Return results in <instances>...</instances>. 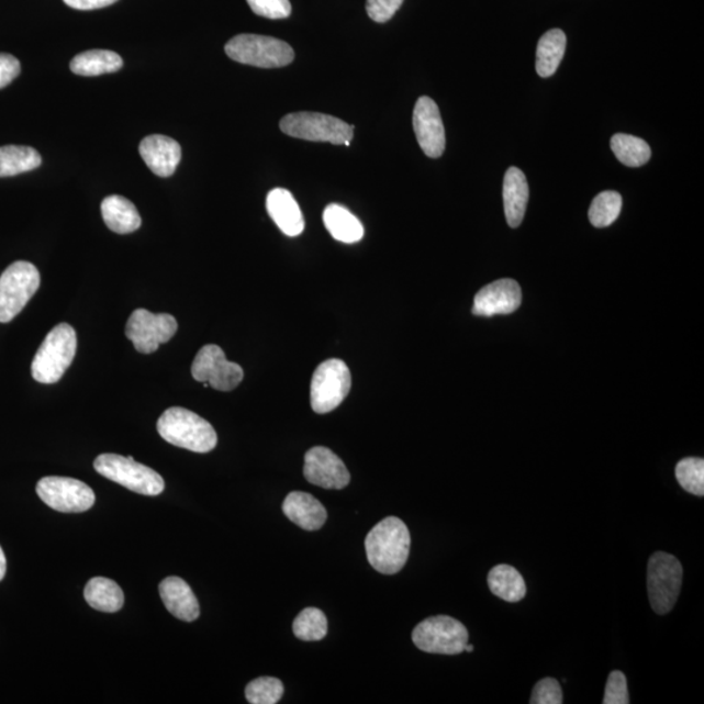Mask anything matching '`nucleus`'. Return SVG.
Segmentation results:
<instances>
[{"label": "nucleus", "instance_id": "a878e982", "mask_svg": "<svg viewBox=\"0 0 704 704\" xmlns=\"http://www.w3.org/2000/svg\"><path fill=\"white\" fill-rule=\"evenodd\" d=\"M567 48V36L561 30L548 31L536 48V72L540 78L554 76L559 68Z\"/></svg>", "mask_w": 704, "mask_h": 704}, {"label": "nucleus", "instance_id": "aec40b11", "mask_svg": "<svg viewBox=\"0 0 704 704\" xmlns=\"http://www.w3.org/2000/svg\"><path fill=\"white\" fill-rule=\"evenodd\" d=\"M267 211L284 235L298 236L303 233L304 219L301 208L288 190L276 188L270 191L267 198Z\"/></svg>", "mask_w": 704, "mask_h": 704}, {"label": "nucleus", "instance_id": "4c0bfd02", "mask_svg": "<svg viewBox=\"0 0 704 704\" xmlns=\"http://www.w3.org/2000/svg\"><path fill=\"white\" fill-rule=\"evenodd\" d=\"M21 71L20 62L10 54H0V89L10 86Z\"/></svg>", "mask_w": 704, "mask_h": 704}, {"label": "nucleus", "instance_id": "c756f323", "mask_svg": "<svg viewBox=\"0 0 704 704\" xmlns=\"http://www.w3.org/2000/svg\"><path fill=\"white\" fill-rule=\"evenodd\" d=\"M622 209V194L615 191L599 193L590 206V222L599 228L608 227L618 219Z\"/></svg>", "mask_w": 704, "mask_h": 704}, {"label": "nucleus", "instance_id": "0eeeda50", "mask_svg": "<svg viewBox=\"0 0 704 704\" xmlns=\"http://www.w3.org/2000/svg\"><path fill=\"white\" fill-rule=\"evenodd\" d=\"M41 284L40 271L33 264L16 261L0 276V323L12 322L36 294Z\"/></svg>", "mask_w": 704, "mask_h": 704}, {"label": "nucleus", "instance_id": "e433bc0d", "mask_svg": "<svg viewBox=\"0 0 704 704\" xmlns=\"http://www.w3.org/2000/svg\"><path fill=\"white\" fill-rule=\"evenodd\" d=\"M404 0H367L368 16L376 23H387L401 9Z\"/></svg>", "mask_w": 704, "mask_h": 704}, {"label": "nucleus", "instance_id": "c85d7f7f", "mask_svg": "<svg viewBox=\"0 0 704 704\" xmlns=\"http://www.w3.org/2000/svg\"><path fill=\"white\" fill-rule=\"evenodd\" d=\"M612 152L627 167H640L650 161L651 148L642 138L617 134L611 141Z\"/></svg>", "mask_w": 704, "mask_h": 704}, {"label": "nucleus", "instance_id": "412c9836", "mask_svg": "<svg viewBox=\"0 0 704 704\" xmlns=\"http://www.w3.org/2000/svg\"><path fill=\"white\" fill-rule=\"evenodd\" d=\"M529 190L524 171L511 167L504 178V209L507 225L517 228L525 219Z\"/></svg>", "mask_w": 704, "mask_h": 704}, {"label": "nucleus", "instance_id": "423d86ee", "mask_svg": "<svg viewBox=\"0 0 704 704\" xmlns=\"http://www.w3.org/2000/svg\"><path fill=\"white\" fill-rule=\"evenodd\" d=\"M684 569L674 556L657 552L650 557L647 568L648 597L655 613L667 615L678 602Z\"/></svg>", "mask_w": 704, "mask_h": 704}, {"label": "nucleus", "instance_id": "f704fd0d", "mask_svg": "<svg viewBox=\"0 0 704 704\" xmlns=\"http://www.w3.org/2000/svg\"><path fill=\"white\" fill-rule=\"evenodd\" d=\"M563 702L562 689L555 679H543L533 690L532 704H561Z\"/></svg>", "mask_w": 704, "mask_h": 704}, {"label": "nucleus", "instance_id": "9b49d317", "mask_svg": "<svg viewBox=\"0 0 704 704\" xmlns=\"http://www.w3.org/2000/svg\"><path fill=\"white\" fill-rule=\"evenodd\" d=\"M37 494L47 506L60 513H83L96 503V494L81 480L63 477L42 478Z\"/></svg>", "mask_w": 704, "mask_h": 704}, {"label": "nucleus", "instance_id": "9d476101", "mask_svg": "<svg viewBox=\"0 0 704 704\" xmlns=\"http://www.w3.org/2000/svg\"><path fill=\"white\" fill-rule=\"evenodd\" d=\"M413 642L424 652L459 655L469 644V632L456 618L435 616L424 619L415 627Z\"/></svg>", "mask_w": 704, "mask_h": 704}, {"label": "nucleus", "instance_id": "6ab92c4d", "mask_svg": "<svg viewBox=\"0 0 704 704\" xmlns=\"http://www.w3.org/2000/svg\"><path fill=\"white\" fill-rule=\"evenodd\" d=\"M282 511L291 522L305 532H317L325 525L327 513L320 501L305 492H291L284 499Z\"/></svg>", "mask_w": 704, "mask_h": 704}, {"label": "nucleus", "instance_id": "7ed1b4c3", "mask_svg": "<svg viewBox=\"0 0 704 704\" xmlns=\"http://www.w3.org/2000/svg\"><path fill=\"white\" fill-rule=\"evenodd\" d=\"M78 337L71 325L59 324L47 334L32 362L33 379L41 383L58 382L72 365Z\"/></svg>", "mask_w": 704, "mask_h": 704}, {"label": "nucleus", "instance_id": "2f4dec72", "mask_svg": "<svg viewBox=\"0 0 704 704\" xmlns=\"http://www.w3.org/2000/svg\"><path fill=\"white\" fill-rule=\"evenodd\" d=\"M675 478L689 493L704 496V461L702 458H684L675 466Z\"/></svg>", "mask_w": 704, "mask_h": 704}, {"label": "nucleus", "instance_id": "393cba45", "mask_svg": "<svg viewBox=\"0 0 704 704\" xmlns=\"http://www.w3.org/2000/svg\"><path fill=\"white\" fill-rule=\"evenodd\" d=\"M83 596L93 610L104 613L121 611L124 604V594L120 584L103 577L90 580L86 585Z\"/></svg>", "mask_w": 704, "mask_h": 704}, {"label": "nucleus", "instance_id": "bb28decb", "mask_svg": "<svg viewBox=\"0 0 704 704\" xmlns=\"http://www.w3.org/2000/svg\"><path fill=\"white\" fill-rule=\"evenodd\" d=\"M123 67L121 55L110 51H89L76 55L71 62V71L79 76H101L120 71Z\"/></svg>", "mask_w": 704, "mask_h": 704}, {"label": "nucleus", "instance_id": "4468645a", "mask_svg": "<svg viewBox=\"0 0 704 704\" xmlns=\"http://www.w3.org/2000/svg\"><path fill=\"white\" fill-rule=\"evenodd\" d=\"M303 473L311 484L324 490H344L351 479L343 459L324 446L306 451Z\"/></svg>", "mask_w": 704, "mask_h": 704}, {"label": "nucleus", "instance_id": "72a5a7b5", "mask_svg": "<svg viewBox=\"0 0 704 704\" xmlns=\"http://www.w3.org/2000/svg\"><path fill=\"white\" fill-rule=\"evenodd\" d=\"M247 2L256 15L271 20L288 19L292 11L290 0H247Z\"/></svg>", "mask_w": 704, "mask_h": 704}, {"label": "nucleus", "instance_id": "a211bd4d", "mask_svg": "<svg viewBox=\"0 0 704 704\" xmlns=\"http://www.w3.org/2000/svg\"><path fill=\"white\" fill-rule=\"evenodd\" d=\"M159 595L172 616L181 622L193 623L200 616V605L190 584L179 577L166 578L159 584Z\"/></svg>", "mask_w": 704, "mask_h": 704}, {"label": "nucleus", "instance_id": "ea45409f", "mask_svg": "<svg viewBox=\"0 0 704 704\" xmlns=\"http://www.w3.org/2000/svg\"><path fill=\"white\" fill-rule=\"evenodd\" d=\"M7 571V560L2 547H0V581L3 580Z\"/></svg>", "mask_w": 704, "mask_h": 704}, {"label": "nucleus", "instance_id": "2eb2a0df", "mask_svg": "<svg viewBox=\"0 0 704 704\" xmlns=\"http://www.w3.org/2000/svg\"><path fill=\"white\" fill-rule=\"evenodd\" d=\"M414 131L424 155L440 158L445 150L446 137L440 110L429 97L417 100L413 116Z\"/></svg>", "mask_w": 704, "mask_h": 704}, {"label": "nucleus", "instance_id": "b1692460", "mask_svg": "<svg viewBox=\"0 0 704 704\" xmlns=\"http://www.w3.org/2000/svg\"><path fill=\"white\" fill-rule=\"evenodd\" d=\"M488 585L493 595L507 603H518L526 596V583L519 571L511 565H498L488 574Z\"/></svg>", "mask_w": 704, "mask_h": 704}, {"label": "nucleus", "instance_id": "39448f33", "mask_svg": "<svg viewBox=\"0 0 704 704\" xmlns=\"http://www.w3.org/2000/svg\"><path fill=\"white\" fill-rule=\"evenodd\" d=\"M225 52L228 58L259 68H280L289 66L295 58L294 51L281 40L259 34H239L227 42Z\"/></svg>", "mask_w": 704, "mask_h": 704}, {"label": "nucleus", "instance_id": "7c9ffc66", "mask_svg": "<svg viewBox=\"0 0 704 704\" xmlns=\"http://www.w3.org/2000/svg\"><path fill=\"white\" fill-rule=\"evenodd\" d=\"M292 632L298 639L306 640V642L322 640L327 634V619L322 611L305 608L297 616Z\"/></svg>", "mask_w": 704, "mask_h": 704}, {"label": "nucleus", "instance_id": "4be33fe9", "mask_svg": "<svg viewBox=\"0 0 704 704\" xmlns=\"http://www.w3.org/2000/svg\"><path fill=\"white\" fill-rule=\"evenodd\" d=\"M101 212L107 226L116 234H131L142 226V217L136 206L120 194L104 199Z\"/></svg>", "mask_w": 704, "mask_h": 704}, {"label": "nucleus", "instance_id": "473e14b6", "mask_svg": "<svg viewBox=\"0 0 704 704\" xmlns=\"http://www.w3.org/2000/svg\"><path fill=\"white\" fill-rule=\"evenodd\" d=\"M283 684L275 678H260L250 681L246 688V699L250 704H276L281 701Z\"/></svg>", "mask_w": 704, "mask_h": 704}, {"label": "nucleus", "instance_id": "f3484780", "mask_svg": "<svg viewBox=\"0 0 704 704\" xmlns=\"http://www.w3.org/2000/svg\"><path fill=\"white\" fill-rule=\"evenodd\" d=\"M138 152L152 172L161 178L171 177L181 159L180 145L163 135L145 137L138 146Z\"/></svg>", "mask_w": 704, "mask_h": 704}, {"label": "nucleus", "instance_id": "f257e3e1", "mask_svg": "<svg viewBox=\"0 0 704 704\" xmlns=\"http://www.w3.org/2000/svg\"><path fill=\"white\" fill-rule=\"evenodd\" d=\"M410 544V533L404 522L396 517H388L367 535V559L379 573L396 574L407 562Z\"/></svg>", "mask_w": 704, "mask_h": 704}, {"label": "nucleus", "instance_id": "1a4fd4ad", "mask_svg": "<svg viewBox=\"0 0 704 704\" xmlns=\"http://www.w3.org/2000/svg\"><path fill=\"white\" fill-rule=\"evenodd\" d=\"M351 389V373L339 359L325 360L313 373L311 406L316 414H327L346 400Z\"/></svg>", "mask_w": 704, "mask_h": 704}, {"label": "nucleus", "instance_id": "f8f14e48", "mask_svg": "<svg viewBox=\"0 0 704 704\" xmlns=\"http://www.w3.org/2000/svg\"><path fill=\"white\" fill-rule=\"evenodd\" d=\"M178 323L176 317L169 313H152L138 309L132 313L125 326V336L134 344L136 350L142 354H152L157 348L176 336Z\"/></svg>", "mask_w": 704, "mask_h": 704}, {"label": "nucleus", "instance_id": "58836bf2", "mask_svg": "<svg viewBox=\"0 0 704 704\" xmlns=\"http://www.w3.org/2000/svg\"><path fill=\"white\" fill-rule=\"evenodd\" d=\"M71 9L80 11H90L104 9V7L114 4L118 0H63Z\"/></svg>", "mask_w": 704, "mask_h": 704}, {"label": "nucleus", "instance_id": "c9c22d12", "mask_svg": "<svg viewBox=\"0 0 704 704\" xmlns=\"http://www.w3.org/2000/svg\"><path fill=\"white\" fill-rule=\"evenodd\" d=\"M604 704H629V692L627 681L622 671H613L606 682Z\"/></svg>", "mask_w": 704, "mask_h": 704}, {"label": "nucleus", "instance_id": "a19ab883", "mask_svg": "<svg viewBox=\"0 0 704 704\" xmlns=\"http://www.w3.org/2000/svg\"><path fill=\"white\" fill-rule=\"evenodd\" d=\"M465 651H467V652H472V651H473V646H472V645L467 644V645H466V647H465Z\"/></svg>", "mask_w": 704, "mask_h": 704}, {"label": "nucleus", "instance_id": "cd10ccee", "mask_svg": "<svg viewBox=\"0 0 704 704\" xmlns=\"http://www.w3.org/2000/svg\"><path fill=\"white\" fill-rule=\"evenodd\" d=\"M42 158L31 146L5 145L0 148V178L15 177L41 166Z\"/></svg>", "mask_w": 704, "mask_h": 704}, {"label": "nucleus", "instance_id": "6e6552de", "mask_svg": "<svg viewBox=\"0 0 704 704\" xmlns=\"http://www.w3.org/2000/svg\"><path fill=\"white\" fill-rule=\"evenodd\" d=\"M280 127L286 135L316 143L350 146L354 137V125L338 118L305 111L283 116Z\"/></svg>", "mask_w": 704, "mask_h": 704}, {"label": "nucleus", "instance_id": "5701e85b", "mask_svg": "<svg viewBox=\"0 0 704 704\" xmlns=\"http://www.w3.org/2000/svg\"><path fill=\"white\" fill-rule=\"evenodd\" d=\"M324 223L334 239L346 244L358 243L365 236V227L343 205L331 204L324 211Z\"/></svg>", "mask_w": 704, "mask_h": 704}, {"label": "nucleus", "instance_id": "ddd939ff", "mask_svg": "<svg viewBox=\"0 0 704 704\" xmlns=\"http://www.w3.org/2000/svg\"><path fill=\"white\" fill-rule=\"evenodd\" d=\"M193 379L209 383L220 392H230L239 387L244 378L243 368L236 362L228 361L222 348L217 345H206L198 353L192 362Z\"/></svg>", "mask_w": 704, "mask_h": 704}, {"label": "nucleus", "instance_id": "f03ea898", "mask_svg": "<svg viewBox=\"0 0 704 704\" xmlns=\"http://www.w3.org/2000/svg\"><path fill=\"white\" fill-rule=\"evenodd\" d=\"M165 442L194 452H209L217 446V432L204 417L183 407L166 410L157 423Z\"/></svg>", "mask_w": 704, "mask_h": 704}, {"label": "nucleus", "instance_id": "20e7f679", "mask_svg": "<svg viewBox=\"0 0 704 704\" xmlns=\"http://www.w3.org/2000/svg\"><path fill=\"white\" fill-rule=\"evenodd\" d=\"M94 470L111 482L144 496H158L165 490L163 477L132 457L101 455L96 458Z\"/></svg>", "mask_w": 704, "mask_h": 704}, {"label": "nucleus", "instance_id": "dca6fc26", "mask_svg": "<svg viewBox=\"0 0 704 704\" xmlns=\"http://www.w3.org/2000/svg\"><path fill=\"white\" fill-rule=\"evenodd\" d=\"M522 291L514 280H499L480 290L473 301L472 313L476 316L492 317L509 315L519 309Z\"/></svg>", "mask_w": 704, "mask_h": 704}]
</instances>
